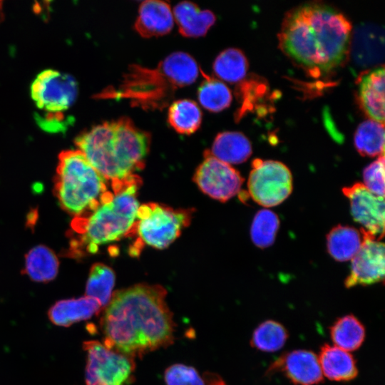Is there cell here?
Listing matches in <instances>:
<instances>
[{
  "label": "cell",
  "mask_w": 385,
  "mask_h": 385,
  "mask_svg": "<svg viewBox=\"0 0 385 385\" xmlns=\"http://www.w3.org/2000/svg\"><path fill=\"white\" fill-rule=\"evenodd\" d=\"M358 99L364 111L384 123V68L379 66L364 73L359 81Z\"/></svg>",
  "instance_id": "obj_16"
},
{
  "label": "cell",
  "mask_w": 385,
  "mask_h": 385,
  "mask_svg": "<svg viewBox=\"0 0 385 385\" xmlns=\"http://www.w3.org/2000/svg\"><path fill=\"white\" fill-rule=\"evenodd\" d=\"M150 141L148 132L122 116L81 133L75 144L91 165L114 183L128 180L144 167Z\"/></svg>",
  "instance_id": "obj_3"
},
{
  "label": "cell",
  "mask_w": 385,
  "mask_h": 385,
  "mask_svg": "<svg viewBox=\"0 0 385 385\" xmlns=\"http://www.w3.org/2000/svg\"><path fill=\"white\" fill-rule=\"evenodd\" d=\"M349 200L353 219L378 240L384 236V199L370 192L363 183H356L343 188Z\"/></svg>",
  "instance_id": "obj_13"
},
{
  "label": "cell",
  "mask_w": 385,
  "mask_h": 385,
  "mask_svg": "<svg viewBox=\"0 0 385 385\" xmlns=\"http://www.w3.org/2000/svg\"><path fill=\"white\" fill-rule=\"evenodd\" d=\"M106 180L78 149L58 155L54 194L61 207L75 217L96 209L108 192Z\"/></svg>",
  "instance_id": "obj_6"
},
{
  "label": "cell",
  "mask_w": 385,
  "mask_h": 385,
  "mask_svg": "<svg viewBox=\"0 0 385 385\" xmlns=\"http://www.w3.org/2000/svg\"><path fill=\"white\" fill-rule=\"evenodd\" d=\"M210 154L227 164H238L245 161L252 154L249 139L238 131L219 133L212 143Z\"/></svg>",
  "instance_id": "obj_21"
},
{
  "label": "cell",
  "mask_w": 385,
  "mask_h": 385,
  "mask_svg": "<svg viewBox=\"0 0 385 385\" xmlns=\"http://www.w3.org/2000/svg\"><path fill=\"white\" fill-rule=\"evenodd\" d=\"M59 262L54 252L44 245L30 250L25 257V273L34 281L47 282L58 272Z\"/></svg>",
  "instance_id": "obj_23"
},
{
  "label": "cell",
  "mask_w": 385,
  "mask_h": 385,
  "mask_svg": "<svg viewBox=\"0 0 385 385\" xmlns=\"http://www.w3.org/2000/svg\"><path fill=\"white\" fill-rule=\"evenodd\" d=\"M87 353L86 385H126L134 371L133 359L98 341L83 343Z\"/></svg>",
  "instance_id": "obj_10"
},
{
  "label": "cell",
  "mask_w": 385,
  "mask_h": 385,
  "mask_svg": "<svg viewBox=\"0 0 385 385\" xmlns=\"http://www.w3.org/2000/svg\"><path fill=\"white\" fill-rule=\"evenodd\" d=\"M140 183L135 175L125 181L111 183L113 192L106 194L96 209L72 220L71 230L76 236L71 238L68 252L73 257L96 253L100 246L134 233Z\"/></svg>",
  "instance_id": "obj_5"
},
{
  "label": "cell",
  "mask_w": 385,
  "mask_h": 385,
  "mask_svg": "<svg viewBox=\"0 0 385 385\" xmlns=\"http://www.w3.org/2000/svg\"><path fill=\"white\" fill-rule=\"evenodd\" d=\"M173 11L167 1L146 0L139 6L134 29L144 38L163 36L173 29Z\"/></svg>",
  "instance_id": "obj_15"
},
{
  "label": "cell",
  "mask_w": 385,
  "mask_h": 385,
  "mask_svg": "<svg viewBox=\"0 0 385 385\" xmlns=\"http://www.w3.org/2000/svg\"><path fill=\"white\" fill-rule=\"evenodd\" d=\"M362 243L351 259V272L344 284L347 288L384 282V245L361 227Z\"/></svg>",
  "instance_id": "obj_12"
},
{
  "label": "cell",
  "mask_w": 385,
  "mask_h": 385,
  "mask_svg": "<svg viewBox=\"0 0 385 385\" xmlns=\"http://www.w3.org/2000/svg\"><path fill=\"white\" fill-rule=\"evenodd\" d=\"M202 111L196 102L184 98L173 101L168 108L169 125L180 134L190 135L202 123Z\"/></svg>",
  "instance_id": "obj_24"
},
{
  "label": "cell",
  "mask_w": 385,
  "mask_h": 385,
  "mask_svg": "<svg viewBox=\"0 0 385 385\" xmlns=\"http://www.w3.org/2000/svg\"><path fill=\"white\" fill-rule=\"evenodd\" d=\"M77 95L76 79L53 69L42 71L31 86V96L36 107L51 114L43 118L63 120L60 114L71 107Z\"/></svg>",
  "instance_id": "obj_9"
},
{
  "label": "cell",
  "mask_w": 385,
  "mask_h": 385,
  "mask_svg": "<svg viewBox=\"0 0 385 385\" xmlns=\"http://www.w3.org/2000/svg\"><path fill=\"white\" fill-rule=\"evenodd\" d=\"M167 385H205V382L197 371L191 366L174 364L165 372Z\"/></svg>",
  "instance_id": "obj_33"
},
{
  "label": "cell",
  "mask_w": 385,
  "mask_h": 385,
  "mask_svg": "<svg viewBox=\"0 0 385 385\" xmlns=\"http://www.w3.org/2000/svg\"><path fill=\"white\" fill-rule=\"evenodd\" d=\"M363 180L364 185L373 194L384 196V155L364 169Z\"/></svg>",
  "instance_id": "obj_32"
},
{
  "label": "cell",
  "mask_w": 385,
  "mask_h": 385,
  "mask_svg": "<svg viewBox=\"0 0 385 385\" xmlns=\"http://www.w3.org/2000/svg\"><path fill=\"white\" fill-rule=\"evenodd\" d=\"M362 243L361 232L353 227L338 225L327 235V246L329 255L338 262L351 260Z\"/></svg>",
  "instance_id": "obj_22"
},
{
  "label": "cell",
  "mask_w": 385,
  "mask_h": 385,
  "mask_svg": "<svg viewBox=\"0 0 385 385\" xmlns=\"http://www.w3.org/2000/svg\"><path fill=\"white\" fill-rule=\"evenodd\" d=\"M0 3H1V1H0ZM0 9H1V5H0Z\"/></svg>",
  "instance_id": "obj_35"
},
{
  "label": "cell",
  "mask_w": 385,
  "mask_h": 385,
  "mask_svg": "<svg viewBox=\"0 0 385 385\" xmlns=\"http://www.w3.org/2000/svg\"><path fill=\"white\" fill-rule=\"evenodd\" d=\"M351 46L354 58L359 64L380 61L384 55L383 30L376 25H362L354 31Z\"/></svg>",
  "instance_id": "obj_20"
},
{
  "label": "cell",
  "mask_w": 385,
  "mask_h": 385,
  "mask_svg": "<svg viewBox=\"0 0 385 385\" xmlns=\"http://www.w3.org/2000/svg\"><path fill=\"white\" fill-rule=\"evenodd\" d=\"M200 68L189 53L175 51L155 68L130 64L117 87L109 86L97 95L99 98L127 99L133 107L160 110L168 106L175 91L193 83Z\"/></svg>",
  "instance_id": "obj_4"
},
{
  "label": "cell",
  "mask_w": 385,
  "mask_h": 385,
  "mask_svg": "<svg viewBox=\"0 0 385 385\" xmlns=\"http://www.w3.org/2000/svg\"><path fill=\"white\" fill-rule=\"evenodd\" d=\"M200 72L204 77L197 89V98L201 106L211 112H219L227 108L232 101V93L227 86L201 70Z\"/></svg>",
  "instance_id": "obj_27"
},
{
  "label": "cell",
  "mask_w": 385,
  "mask_h": 385,
  "mask_svg": "<svg viewBox=\"0 0 385 385\" xmlns=\"http://www.w3.org/2000/svg\"><path fill=\"white\" fill-rule=\"evenodd\" d=\"M334 346L346 351L359 349L365 338V329L354 315L347 314L337 319L330 327Z\"/></svg>",
  "instance_id": "obj_25"
},
{
  "label": "cell",
  "mask_w": 385,
  "mask_h": 385,
  "mask_svg": "<svg viewBox=\"0 0 385 385\" xmlns=\"http://www.w3.org/2000/svg\"><path fill=\"white\" fill-rule=\"evenodd\" d=\"M276 371L282 372L297 385H314L323 379L318 356L309 350L297 349L282 355L267 371L270 374Z\"/></svg>",
  "instance_id": "obj_14"
},
{
  "label": "cell",
  "mask_w": 385,
  "mask_h": 385,
  "mask_svg": "<svg viewBox=\"0 0 385 385\" xmlns=\"http://www.w3.org/2000/svg\"><path fill=\"white\" fill-rule=\"evenodd\" d=\"M209 385H226V384L219 377L212 376V380L210 381Z\"/></svg>",
  "instance_id": "obj_34"
},
{
  "label": "cell",
  "mask_w": 385,
  "mask_h": 385,
  "mask_svg": "<svg viewBox=\"0 0 385 385\" xmlns=\"http://www.w3.org/2000/svg\"><path fill=\"white\" fill-rule=\"evenodd\" d=\"M175 19L179 32L185 37H199L206 34L215 24L216 16L208 9H200L193 2L183 1L173 9Z\"/></svg>",
  "instance_id": "obj_17"
},
{
  "label": "cell",
  "mask_w": 385,
  "mask_h": 385,
  "mask_svg": "<svg viewBox=\"0 0 385 385\" xmlns=\"http://www.w3.org/2000/svg\"><path fill=\"white\" fill-rule=\"evenodd\" d=\"M247 187L255 202L266 207L284 201L292 191V176L282 163L255 159L252 163Z\"/></svg>",
  "instance_id": "obj_8"
},
{
  "label": "cell",
  "mask_w": 385,
  "mask_h": 385,
  "mask_svg": "<svg viewBox=\"0 0 385 385\" xmlns=\"http://www.w3.org/2000/svg\"><path fill=\"white\" fill-rule=\"evenodd\" d=\"M287 337L283 325L274 320H267L255 329L250 343L252 347L262 351L274 352L284 345Z\"/></svg>",
  "instance_id": "obj_30"
},
{
  "label": "cell",
  "mask_w": 385,
  "mask_h": 385,
  "mask_svg": "<svg viewBox=\"0 0 385 385\" xmlns=\"http://www.w3.org/2000/svg\"><path fill=\"white\" fill-rule=\"evenodd\" d=\"M318 360L322 374L330 380L348 381L357 376L358 369L353 356L336 346L324 344L322 346Z\"/></svg>",
  "instance_id": "obj_19"
},
{
  "label": "cell",
  "mask_w": 385,
  "mask_h": 385,
  "mask_svg": "<svg viewBox=\"0 0 385 385\" xmlns=\"http://www.w3.org/2000/svg\"><path fill=\"white\" fill-rule=\"evenodd\" d=\"M357 151L364 156H380L384 154V123L369 119L361 123L354 138Z\"/></svg>",
  "instance_id": "obj_26"
},
{
  "label": "cell",
  "mask_w": 385,
  "mask_h": 385,
  "mask_svg": "<svg viewBox=\"0 0 385 385\" xmlns=\"http://www.w3.org/2000/svg\"><path fill=\"white\" fill-rule=\"evenodd\" d=\"M198 188L210 197L226 202L240 191L244 179L230 165L205 151L193 177Z\"/></svg>",
  "instance_id": "obj_11"
},
{
  "label": "cell",
  "mask_w": 385,
  "mask_h": 385,
  "mask_svg": "<svg viewBox=\"0 0 385 385\" xmlns=\"http://www.w3.org/2000/svg\"><path fill=\"white\" fill-rule=\"evenodd\" d=\"M160 285L140 284L111 297L101 320L103 345L129 357L169 345L174 322Z\"/></svg>",
  "instance_id": "obj_1"
},
{
  "label": "cell",
  "mask_w": 385,
  "mask_h": 385,
  "mask_svg": "<svg viewBox=\"0 0 385 385\" xmlns=\"http://www.w3.org/2000/svg\"><path fill=\"white\" fill-rule=\"evenodd\" d=\"M101 307L96 299L86 296L56 302L48 310V315L53 324L68 327L91 318L98 313Z\"/></svg>",
  "instance_id": "obj_18"
},
{
  "label": "cell",
  "mask_w": 385,
  "mask_h": 385,
  "mask_svg": "<svg viewBox=\"0 0 385 385\" xmlns=\"http://www.w3.org/2000/svg\"><path fill=\"white\" fill-rule=\"evenodd\" d=\"M248 62L244 53L239 48H228L221 51L213 63L215 74L227 82L235 83L245 78Z\"/></svg>",
  "instance_id": "obj_28"
},
{
  "label": "cell",
  "mask_w": 385,
  "mask_h": 385,
  "mask_svg": "<svg viewBox=\"0 0 385 385\" xmlns=\"http://www.w3.org/2000/svg\"><path fill=\"white\" fill-rule=\"evenodd\" d=\"M351 25L337 9L307 2L289 11L278 34L279 46L311 73L322 74L339 66L348 56Z\"/></svg>",
  "instance_id": "obj_2"
},
{
  "label": "cell",
  "mask_w": 385,
  "mask_h": 385,
  "mask_svg": "<svg viewBox=\"0 0 385 385\" xmlns=\"http://www.w3.org/2000/svg\"><path fill=\"white\" fill-rule=\"evenodd\" d=\"M115 279V273L111 267L103 263L93 265L86 283V296L96 299L101 307L106 306L112 297Z\"/></svg>",
  "instance_id": "obj_29"
},
{
  "label": "cell",
  "mask_w": 385,
  "mask_h": 385,
  "mask_svg": "<svg viewBox=\"0 0 385 385\" xmlns=\"http://www.w3.org/2000/svg\"><path fill=\"white\" fill-rule=\"evenodd\" d=\"M191 211L158 203L140 205L134 233L143 244L163 250L172 244L190 222Z\"/></svg>",
  "instance_id": "obj_7"
},
{
  "label": "cell",
  "mask_w": 385,
  "mask_h": 385,
  "mask_svg": "<svg viewBox=\"0 0 385 385\" xmlns=\"http://www.w3.org/2000/svg\"><path fill=\"white\" fill-rule=\"evenodd\" d=\"M279 226V220L274 212L267 209L259 210L250 228L252 242L260 248L271 246L275 240Z\"/></svg>",
  "instance_id": "obj_31"
}]
</instances>
